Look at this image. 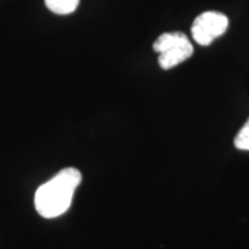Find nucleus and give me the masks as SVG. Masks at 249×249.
Wrapping results in <instances>:
<instances>
[{
  "label": "nucleus",
  "instance_id": "1",
  "mask_svg": "<svg viewBox=\"0 0 249 249\" xmlns=\"http://www.w3.org/2000/svg\"><path fill=\"white\" fill-rule=\"evenodd\" d=\"M82 181V175L75 168L60 170L35 193L36 212L46 219H54L65 213L71 206L75 190Z\"/></svg>",
  "mask_w": 249,
  "mask_h": 249
},
{
  "label": "nucleus",
  "instance_id": "2",
  "mask_svg": "<svg viewBox=\"0 0 249 249\" xmlns=\"http://www.w3.org/2000/svg\"><path fill=\"white\" fill-rule=\"evenodd\" d=\"M154 52L160 54V67L162 70H170L178 64L188 60L194 49L183 32H166L157 39L154 43Z\"/></svg>",
  "mask_w": 249,
  "mask_h": 249
},
{
  "label": "nucleus",
  "instance_id": "3",
  "mask_svg": "<svg viewBox=\"0 0 249 249\" xmlns=\"http://www.w3.org/2000/svg\"><path fill=\"white\" fill-rule=\"evenodd\" d=\"M229 27V18L217 11H205L194 19L191 35L198 45L209 46Z\"/></svg>",
  "mask_w": 249,
  "mask_h": 249
},
{
  "label": "nucleus",
  "instance_id": "4",
  "mask_svg": "<svg viewBox=\"0 0 249 249\" xmlns=\"http://www.w3.org/2000/svg\"><path fill=\"white\" fill-rule=\"evenodd\" d=\"M47 9L58 16H68L78 9L79 0H45Z\"/></svg>",
  "mask_w": 249,
  "mask_h": 249
},
{
  "label": "nucleus",
  "instance_id": "5",
  "mask_svg": "<svg viewBox=\"0 0 249 249\" xmlns=\"http://www.w3.org/2000/svg\"><path fill=\"white\" fill-rule=\"evenodd\" d=\"M234 145L238 150L249 151V119L247 121V124L242 126V129L238 132V134L235 136Z\"/></svg>",
  "mask_w": 249,
  "mask_h": 249
}]
</instances>
